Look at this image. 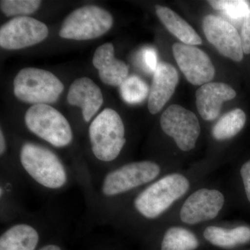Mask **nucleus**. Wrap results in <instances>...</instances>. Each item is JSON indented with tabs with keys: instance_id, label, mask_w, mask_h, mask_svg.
Here are the masks:
<instances>
[{
	"instance_id": "1",
	"label": "nucleus",
	"mask_w": 250,
	"mask_h": 250,
	"mask_svg": "<svg viewBox=\"0 0 250 250\" xmlns=\"http://www.w3.org/2000/svg\"><path fill=\"white\" fill-rule=\"evenodd\" d=\"M160 173V166L151 161L128 163L104 171L93 177V192L88 207L104 222L118 199L152 183Z\"/></svg>"
},
{
	"instance_id": "2",
	"label": "nucleus",
	"mask_w": 250,
	"mask_h": 250,
	"mask_svg": "<svg viewBox=\"0 0 250 250\" xmlns=\"http://www.w3.org/2000/svg\"><path fill=\"white\" fill-rule=\"evenodd\" d=\"M16 167L23 180L47 193H59L77 182L72 167L57 153L37 143L20 146Z\"/></svg>"
},
{
	"instance_id": "3",
	"label": "nucleus",
	"mask_w": 250,
	"mask_h": 250,
	"mask_svg": "<svg viewBox=\"0 0 250 250\" xmlns=\"http://www.w3.org/2000/svg\"><path fill=\"white\" fill-rule=\"evenodd\" d=\"M88 139L93 159L102 167L100 173L108 170L119 158L126 144L121 117L115 110L105 108L90 123Z\"/></svg>"
},
{
	"instance_id": "4",
	"label": "nucleus",
	"mask_w": 250,
	"mask_h": 250,
	"mask_svg": "<svg viewBox=\"0 0 250 250\" xmlns=\"http://www.w3.org/2000/svg\"><path fill=\"white\" fill-rule=\"evenodd\" d=\"M189 186L182 174H168L144 188L134 197L133 207L142 218L155 220L187 193Z\"/></svg>"
},
{
	"instance_id": "5",
	"label": "nucleus",
	"mask_w": 250,
	"mask_h": 250,
	"mask_svg": "<svg viewBox=\"0 0 250 250\" xmlns=\"http://www.w3.org/2000/svg\"><path fill=\"white\" fill-rule=\"evenodd\" d=\"M28 131L52 147L65 149L74 141L73 130L65 116L48 104L31 106L24 115Z\"/></svg>"
},
{
	"instance_id": "6",
	"label": "nucleus",
	"mask_w": 250,
	"mask_h": 250,
	"mask_svg": "<svg viewBox=\"0 0 250 250\" xmlns=\"http://www.w3.org/2000/svg\"><path fill=\"white\" fill-rule=\"evenodd\" d=\"M63 88L62 82L52 72L35 67L22 69L14 81L16 98L33 105L55 103Z\"/></svg>"
},
{
	"instance_id": "7",
	"label": "nucleus",
	"mask_w": 250,
	"mask_h": 250,
	"mask_svg": "<svg viewBox=\"0 0 250 250\" xmlns=\"http://www.w3.org/2000/svg\"><path fill=\"white\" fill-rule=\"evenodd\" d=\"M113 24V17L106 10L88 5L67 16L62 22L59 36L70 40H91L106 34Z\"/></svg>"
},
{
	"instance_id": "8",
	"label": "nucleus",
	"mask_w": 250,
	"mask_h": 250,
	"mask_svg": "<svg viewBox=\"0 0 250 250\" xmlns=\"http://www.w3.org/2000/svg\"><path fill=\"white\" fill-rule=\"evenodd\" d=\"M160 124L164 133L174 140L181 150L188 152L195 148L201 131L195 113L172 104L163 113Z\"/></svg>"
},
{
	"instance_id": "9",
	"label": "nucleus",
	"mask_w": 250,
	"mask_h": 250,
	"mask_svg": "<svg viewBox=\"0 0 250 250\" xmlns=\"http://www.w3.org/2000/svg\"><path fill=\"white\" fill-rule=\"evenodd\" d=\"M48 34L46 24L35 18L16 17L0 28V46L9 50L26 48L42 42Z\"/></svg>"
},
{
	"instance_id": "10",
	"label": "nucleus",
	"mask_w": 250,
	"mask_h": 250,
	"mask_svg": "<svg viewBox=\"0 0 250 250\" xmlns=\"http://www.w3.org/2000/svg\"><path fill=\"white\" fill-rule=\"evenodd\" d=\"M172 52L181 71L195 85H203L214 78V65L205 52L193 45L176 42Z\"/></svg>"
},
{
	"instance_id": "11",
	"label": "nucleus",
	"mask_w": 250,
	"mask_h": 250,
	"mask_svg": "<svg viewBox=\"0 0 250 250\" xmlns=\"http://www.w3.org/2000/svg\"><path fill=\"white\" fill-rule=\"evenodd\" d=\"M206 38L222 55L240 62L243 59L241 36L231 23L223 18L208 15L203 20Z\"/></svg>"
},
{
	"instance_id": "12",
	"label": "nucleus",
	"mask_w": 250,
	"mask_h": 250,
	"mask_svg": "<svg viewBox=\"0 0 250 250\" xmlns=\"http://www.w3.org/2000/svg\"><path fill=\"white\" fill-rule=\"evenodd\" d=\"M225 204V197L217 190L202 188L192 193L182 206L180 218L188 225L216 218Z\"/></svg>"
},
{
	"instance_id": "13",
	"label": "nucleus",
	"mask_w": 250,
	"mask_h": 250,
	"mask_svg": "<svg viewBox=\"0 0 250 250\" xmlns=\"http://www.w3.org/2000/svg\"><path fill=\"white\" fill-rule=\"evenodd\" d=\"M0 236V250H38L43 225L33 219H16L7 223Z\"/></svg>"
},
{
	"instance_id": "14",
	"label": "nucleus",
	"mask_w": 250,
	"mask_h": 250,
	"mask_svg": "<svg viewBox=\"0 0 250 250\" xmlns=\"http://www.w3.org/2000/svg\"><path fill=\"white\" fill-rule=\"evenodd\" d=\"M67 103L82 108L85 123H90L103 104L101 89L88 77H81L72 82L67 96Z\"/></svg>"
},
{
	"instance_id": "15",
	"label": "nucleus",
	"mask_w": 250,
	"mask_h": 250,
	"mask_svg": "<svg viewBox=\"0 0 250 250\" xmlns=\"http://www.w3.org/2000/svg\"><path fill=\"white\" fill-rule=\"evenodd\" d=\"M178 82V72L173 65L166 62L159 63L154 73L148 100V108L152 114L161 111L170 100Z\"/></svg>"
},
{
	"instance_id": "16",
	"label": "nucleus",
	"mask_w": 250,
	"mask_h": 250,
	"mask_svg": "<svg viewBox=\"0 0 250 250\" xmlns=\"http://www.w3.org/2000/svg\"><path fill=\"white\" fill-rule=\"evenodd\" d=\"M236 93L230 85L221 82H209L196 92V105L200 116L207 121H214L224 102L233 100Z\"/></svg>"
},
{
	"instance_id": "17",
	"label": "nucleus",
	"mask_w": 250,
	"mask_h": 250,
	"mask_svg": "<svg viewBox=\"0 0 250 250\" xmlns=\"http://www.w3.org/2000/svg\"><path fill=\"white\" fill-rule=\"evenodd\" d=\"M93 64L105 84L120 86L127 78L129 67L123 61L116 58L114 47L111 42L103 44L96 49Z\"/></svg>"
},
{
	"instance_id": "18",
	"label": "nucleus",
	"mask_w": 250,
	"mask_h": 250,
	"mask_svg": "<svg viewBox=\"0 0 250 250\" xmlns=\"http://www.w3.org/2000/svg\"><path fill=\"white\" fill-rule=\"evenodd\" d=\"M22 181V177L16 171L1 170L0 203L1 223H11L22 214V206L18 198L20 184Z\"/></svg>"
},
{
	"instance_id": "19",
	"label": "nucleus",
	"mask_w": 250,
	"mask_h": 250,
	"mask_svg": "<svg viewBox=\"0 0 250 250\" xmlns=\"http://www.w3.org/2000/svg\"><path fill=\"white\" fill-rule=\"evenodd\" d=\"M158 17L171 34H173L182 43L189 45H201L202 41L196 31L183 18L166 6L156 5Z\"/></svg>"
},
{
	"instance_id": "20",
	"label": "nucleus",
	"mask_w": 250,
	"mask_h": 250,
	"mask_svg": "<svg viewBox=\"0 0 250 250\" xmlns=\"http://www.w3.org/2000/svg\"><path fill=\"white\" fill-rule=\"evenodd\" d=\"M204 237L213 246L231 249L250 242V228L240 226L228 229L216 226L206 228Z\"/></svg>"
},
{
	"instance_id": "21",
	"label": "nucleus",
	"mask_w": 250,
	"mask_h": 250,
	"mask_svg": "<svg viewBox=\"0 0 250 250\" xmlns=\"http://www.w3.org/2000/svg\"><path fill=\"white\" fill-rule=\"evenodd\" d=\"M246 122V113L243 110L236 108L219 120L213 126L212 134L218 141L231 139L243 129Z\"/></svg>"
},
{
	"instance_id": "22",
	"label": "nucleus",
	"mask_w": 250,
	"mask_h": 250,
	"mask_svg": "<svg viewBox=\"0 0 250 250\" xmlns=\"http://www.w3.org/2000/svg\"><path fill=\"white\" fill-rule=\"evenodd\" d=\"M200 246L197 237L187 229L172 227L167 230L161 250H195Z\"/></svg>"
},
{
	"instance_id": "23",
	"label": "nucleus",
	"mask_w": 250,
	"mask_h": 250,
	"mask_svg": "<svg viewBox=\"0 0 250 250\" xmlns=\"http://www.w3.org/2000/svg\"><path fill=\"white\" fill-rule=\"evenodd\" d=\"M122 98L130 104H136L144 101L149 94V86L139 77H127L120 85Z\"/></svg>"
},
{
	"instance_id": "24",
	"label": "nucleus",
	"mask_w": 250,
	"mask_h": 250,
	"mask_svg": "<svg viewBox=\"0 0 250 250\" xmlns=\"http://www.w3.org/2000/svg\"><path fill=\"white\" fill-rule=\"evenodd\" d=\"M210 6L233 20L245 19L250 10L249 1L243 0H210Z\"/></svg>"
},
{
	"instance_id": "25",
	"label": "nucleus",
	"mask_w": 250,
	"mask_h": 250,
	"mask_svg": "<svg viewBox=\"0 0 250 250\" xmlns=\"http://www.w3.org/2000/svg\"><path fill=\"white\" fill-rule=\"evenodd\" d=\"M41 1L39 0H1L0 7L6 16H28L36 12L40 7Z\"/></svg>"
},
{
	"instance_id": "26",
	"label": "nucleus",
	"mask_w": 250,
	"mask_h": 250,
	"mask_svg": "<svg viewBox=\"0 0 250 250\" xmlns=\"http://www.w3.org/2000/svg\"><path fill=\"white\" fill-rule=\"evenodd\" d=\"M139 62L144 71L154 73L157 68V53L152 47H145L139 54Z\"/></svg>"
},
{
	"instance_id": "27",
	"label": "nucleus",
	"mask_w": 250,
	"mask_h": 250,
	"mask_svg": "<svg viewBox=\"0 0 250 250\" xmlns=\"http://www.w3.org/2000/svg\"><path fill=\"white\" fill-rule=\"evenodd\" d=\"M241 38L243 52L247 54H250V10L243 20Z\"/></svg>"
},
{
	"instance_id": "28",
	"label": "nucleus",
	"mask_w": 250,
	"mask_h": 250,
	"mask_svg": "<svg viewBox=\"0 0 250 250\" xmlns=\"http://www.w3.org/2000/svg\"><path fill=\"white\" fill-rule=\"evenodd\" d=\"M241 174L246 189L247 197L250 202V161L242 166Z\"/></svg>"
},
{
	"instance_id": "29",
	"label": "nucleus",
	"mask_w": 250,
	"mask_h": 250,
	"mask_svg": "<svg viewBox=\"0 0 250 250\" xmlns=\"http://www.w3.org/2000/svg\"><path fill=\"white\" fill-rule=\"evenodd\" d=\"M7 141H6L4 130L1 127L0 129V156H1V159L4 157L5 154L7 152Z\"/></svg>"
},
{
	"instance_id": "30",
	"label": "nucleus",
	"mask_w": 250,
	"mask_h": 250,
	"mask_svg": "<svg viewBox=\"0 0 250 250\" xmlns=\"http://www.w3.org/2000/svg\"><path fill=\"white\" fill-rule=\"evenodd\" d=\"M38 250H62L59 245L55 243H48L39 248Z\"/></svg>"
}]
</instances>
